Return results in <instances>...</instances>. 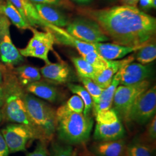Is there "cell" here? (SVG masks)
I'll use <instances>...</instances> for the list:
<instances>
[{"label": "cell", "instance_id": "cell-12", "mask_svg": "<svg viewBox=\"0 0 156 156\" xmlns=\"http://www.w3.org/2000/svg\"><path fill=\"white\" fill-rule=\"evenodd\" d=\"M46 30H49L53 33L56 42L76 49L81 56H84L95 50L94 48L91 44H88L79 40L68 33L63 28L50 24L49 27Z\"/></svg>", "mask_w": 156, "mask_h": 156}, {"label": "cell", "instance_id": "cell-22", "mask_svg": "<svg viewBox=\"0 0 156 156\" xmlns=\"http://www.w3.org/2000/svg\"><path fill=\"white\" fill-rule=\"evenodd\" d=\"M0 14L5 16L10 22L18 28L22 30L31 28L9 0H0Z\"/></svg>", "mask_w": 156, "mask_h": 156}, {"label": "cell", "instance_id": "cell-7", "mask_svg": "<svg viewBox=\"0 0 156 156\" xmlns=\"http://www.w3.org/2000/svg\"><path fill=\"white\" fill-rule=\"evenodd\" d=\"M30 30L33 35L27 46L19 50L20 53L23 57L39 58L44 61L46 64H49L48 55L56 42L53 34L49 30L45 32L39 31L33 27Z\"/></svg>", "mask_w": 156, "mask_h": 156}, {"label": "cell", "instance_id": "cell-35", "mask_svg": "<svg viewBox=\"0 0 156 156\" xmlns=\"http://www.w3.org/2000/svg\"><path fill=\"white\" fill-rule=\"evenodd\" d=\"M33 3L48 4L50 5L60 6L65 3L66 0H29Z\"/></svg>", "mask_w": 156, "mask_h": 156}, {"label": "cell", "instance_id": "cell-19", "mask_svg": "<svg viewBox=\"0 0 156 156\" xmlns=\"http://www.w3.org/2000/svg\"><path fill=\"white\" fill-rule=\"evenodd\" d=\"M40 73L51 83L62 84L66 83L69 78V69L67 64L63 62H50L41 69Z\"/></svg>", "mask_w": 156, "mask_h": 156}, {"label": "cell", "instance_id": "cell-5", "mask_svg": "<svg viewBox=\"0 0 156 156\" xmlns=\"http://www.w3.org/2000/svg\"><path fill=\"white\" fill-rule=\"evenodd\" d=\"M66 31L76 38L88 44L105 42L109 38L100 25L89 17H79L69 22Z\"/></svg>", "mask_w": 156, "mask_h": 156}, {"label": "cell", "instance_id": "cell-27", "mask_svg": "<svg viewBox=\"0 0 156 156\" xmlns=\"http://www.w3.org/2000/svg\"><path fill=\"white\" fill-rule=\"evenodd\" d=\"M135 52H136L135 58L140 64L143 65L149 64L156 60V44L148 43Z\"/></svg>", "mask_w": 156, "mask_h": 156}, {"label": "cell", "instance_id": "cell-18", "mask_svg": "<svg viewBox=\"0 0 156 156\" xmlns=\"http://www.w3.org/2000/svg\"><path fill=\"white\" fill-rule=\"evenodd\" d=\"M135 57L129 56L121 60H111V65L106 69L98 71L92 80L101 88L105 89L112 83L113 78L124 65L133 62Z\"/></svg>", "mask_w": 156, "mask_h": 156}, {"label": "cell", "instance_id": "cell-29", "mask_svg": "<svg viewBox=\"0 0 156 156\" xmlns=\"http://www.w3.org/2000/svg\"><path fill=\"white\" fill-rule=\"evenodd\" d=\"M79 79L83 84L84 87L90 95L93 101V106L97 105L100 101L101 95L104 89L95 83L93 80L90 78L79 77Z\"/></svg>", "mask_w": 156, "mask_h": 156}, {"label": "cell", "instance_id": "cell-11", "mask_svg": "<svg viewBox=\"0 0 156 156\" xmlns=\"http://www.w3.org/2000/svg\"><path fill=\"white\" fill-rule=\"evenodd\" d=\"M120 85H131L147 80L151 76V68L140 63L129 62L120 70Z\"/></svg>", "mask_w": 156, "mask_h": 156}, {"label": "cell", "instance_id": "cell-23", "mask_svg": "<svg viewBox=\"0 0 156 156\" xmlns=\"http://www.w3.org/2000/svg\"><path fill=\"white\" fill-rule=\"evenodd\" d=\"M18 80L22 86H27L41 79V74L39 69L35 67L24 65L17 67L15 69Z\"/></svg>", "mask_w": 156, "mask_h": 156}, {"label": "cell", "instance_id": "cell-16", "mask_svg": "<svg viewBox=\"0 0 156 156\" xmlns=\"http://www.w3.org/2000/svg\"><path fill=\"white\" fill-rule=\"evenodd\" d=\"M126 142L123 138L116 140L98 141L91 146V151L95 156H126Z\"/></svg>", "mask_w": 156, "mask_h": 156}, {"label": "cell", "instance_id": "cell-31", "mask_svg": "<svg viewBox=\"0 0 156 156\" xmlns=\"http://www.w3.org/2000/svg\"><path fill=\"white\" fill-rule=\"evenodd\" d=\"M97 123L101 124H111L120 120L117 113L113 109L98 112L95 114Z\"/></svg>", "mask_w": 156, "mask_h": 156}, {"label": "cell", "instance_id": "cell-24", "mask_svg": "<svg viewBox=\"0 0 156 156\" xmlns=\"http://www.w3.org/2000/svg\"><path fill=\"white\" fill-rule=\"evenodd\" d=\"M68 87L69 90L75 94L78 95L82 100L84 103V115L88 116L93 108V101L88 93L83 86L76 84H68Z\"/></svg>", "mask_w": 156, "mask_h": 156}, {"label": "cell", "instance_id": "cell-36", "mask_svg": "<svg viewBox=\"0 0 156 156\" xmlns=\"http://www.w3.org/2000/svg\"><path fill=\"white\" fill-rule=\"evenodd\" d=\"M9 151L2 134L0 131V156H9Z\"/></svg>", "mask_w": 156, "mask_h": 156}, {"label": "cell", "instance_id": "cell-34", "mask_svg": "<svg viewBox=\"0 0 156 156\" xmlns=\"http://www.w3.org/2000/svg\"><path fill=\"white\" fill-rule=\"evenodd\" d=\"M27 156H48L45 145L42 142H39L32 152L28 153Z\"/></svg>", "mask_w": 156, "mask_h": 156}, {"label": "cell", "instance_id": "cell-20", "mask_svg": "<svg viewBox=\"0 0 156 156\" xmlns=\"http://www.w3.org/2000/svg\"><path fill=\"white\" fill-rule=\"evenodd\" d=\"M119 85H120L119 71L113 78L111 84L107 88L104 89L102 92L98 103L93 106L95 114L98 112L106 111L111 109L114 95Z\"/></svg>", "mask_w": 156, "mask_h": 156}, {"label": "cell", "instance_id": "cell-17", "mask_svg": "<svg viewBox=\"0 0 156 156\" xmlns=\"http://www.w3.org/2000/svg\"><path fill=\"white\" fill-rule=\"evenodd\" d=\"M41 18L52 25L58 27H66L69 22L67 16L57 9L56 6L33 3Z\"/></svg>", "mask_w": 156, "mask_h": 156}, {"label": "cell", "instance_id": "cell-25", "mask_svg": "<svg viewBox=\"0 0 156 156\" xmlns=\"http://www.w3.org/2000/svg\"><path fill=\"white\" fill-rule=\"evenodd\" d=\"M72 62L76 68L79 77L90 78L93 79L97 73L100 71L92 67L82 56L73 57Z\"/></svg>", "mask_w": 156, "mask_h": 156}, {"label": "cell", "instance_id": "cell-33", "mask_svg": "<svg viewBox=\"0 0 156 156\" xmlns=\"http://www.w3.org/2000/svg\"><path fill=\"white\" fill-rule=\"evenodd\" d=\"M146 137L149 142H155L156 139V116L154 115L151 119L150 123L148 124L146 131Z\"/></svg>", "mask_w": 156, "mask_h": 156}, {"label": "cell", "instance_id": "cell-40", "mask_svg": "<svg viewBox=\"0 0 156 156\" xmlns=\"http://www.w3.org/2000/svg\"><path fill=\"white\" fill-rule=\"evenodd\" d=\"M71 1L80 5H88L93 1V0H71Z\"/></svg>", "mask_w": 156, "mask_h": 156}, {"label": "cell", "instance_id": "cell-21", "mask_svg": "<svg viewBox=\"0 0 156 156\" xmlns=\"http://www.w3.org/2000/svg\"><path fill=\"white\" fill-rule=\"evenodd\" d=\"M26 90L30 93L50 102H55L58 97L57 91L55 87L39 80L27 85Z\"/></svg>", "mask_w": 156, "mask_h": 156}, {"label": "cell", "instance_id": "cell-1", "mask_svg": "<svg viewBox=\"0 0 156 156\" xmlns=\"http://www.w3.org/2000/svg\"><path fill=\"white\" fill-rule=\"evenodd\" d=\"M82 12L97 23L116 44L129 47L144 46L156 34V17L137 7L122 5L99 9H84Z\"/></svg>", "mask_w": 156, "mask_h": 156}, {"label": "cell", "instance_id": "cell-2", "mask_svg": "<svg viewBox=\"0 0 156 156\" xmlns=\"http://www.w3.org/2000/svg\"><path fill=\"white\" fill-rule=\"evenodd\" d=\"M56 131L67 145H78L89 139L93 120L83 113L67 111L60 106L56 112Z\"/></svg>", "mask_w": 156, "mask_h": 156}, {"label": "cell", "instance_id": "cell-41", "mask_svg": "<svg viewBox=\"0 0 156 156\" xmlns=\"http://www.w3.org/2000/svg\"><path fill=\"white\" fill-rule=\"evenodd\" d=\"M2 82H3V77H2V71L1 70V67H0V84L2 83Z\"/></svg>", "mask_w": 156, "mask_h": 156}, {"label": "cell", "instance_id": "cell-30", "mask_svg": "<svg viewBox=\"0 0 156 156\" xmlns=\"http://www.w3.org/2000/svg\"><path fill=\"white\" fill-rule=\"evenodd\" d=\"M61 107L67 111L82 113L83 112L84 106L83 102L80 97L78 95L75 94L70 97L67 102Z\"/></svg>", "mask_w": 156, "mask_h": 156}, {"label": "cell", "instance_id": "cell-26", "mask_svg": "<svg viewBox=\"0 0 156 156\" xmlns=\"http://www.w3.org/2000/svg\"><path fill=\"white\" fill-rule=\"evenodd\" d=\"M126 156H154L151 145L141 141H135L126 148Z\"/></svg>", "mask_w": 156, "mask_h": 156}, {"label": "cell", "instance_id": "cell-42", "mask_svg": "<svg viewBox=\"0 0 156 156\" xmlns=\"http://www.w3.org/2000/svg\"><path fill=\"white\" fill-rule=\"evenodd\" d=\"M2 119V113L0 112V123L1 122Z\"/></svg>", "mask_w": 156, "mask_h": 156}, {"label": "cell", "instance_id": "cell-13", "mask_svg": "<svg viewBox=\"0 0 156 156\" xmlns=\"http://www.w3.org/2000/svg\"><path fill=\"white\" fill-rule=\"evenodd\" d=\"M19 12L24 20L32 27L39 26L48 30L50 23L43 20L33 3L29 0H9Z\"/></svg>", "mask_w": 156, "mask_h": 156}, {"label": "cell", "instance_id": "cell-4", "mask_svg": "<svg viewBox=\"0 0 156 156\" xmlns=\"http://www.w3.org/2000/svg\"><path fill=\"white\" fill-rule=\"evenodd\" d=\"M147 80L131 85H119L114 95L112 106L118 116L128 122L129 110L140 95L150 87Z\"/></svg>", "mask_w": 156, "mask_h": 156}, {"label": "cell", "instance_id": "cell-32", "mask_svg": "<svg viewBox=\"0 0 156 156\" xmlns=\"http://www.w3.org/2000/svg\"><path fill=\"white\" fill-rule=\"evenodd\" d=\"M73 151L71 145L55 144L53 146V156H73Z\"/></svg>", "mask_w": 156, "mask_h": 156}, {"label": "cell", "instance_id": "cell-9", "mask_svg": "<svg viewBox=\"0 0 156 156\" xmlns=\"http://www.w3.org/2000/svg\"><path fill=\"white\" fill-rule=\"evenodd\" d=\"M1 132L10 153L26 151L28 141L34 138H37L32 129L18 123L6 126Z\"/></svg>", "mask_w": 156, "mask_h": 156}, {"label": "cell", "instance_id": "cell-15", "mask_svg": "<svg viewBox=\"0 0 156 156\" xmlns=\"http://www.w3.org/2000/svg\"><path fill=\"white\" fill-rule=\"evenodd\" d=\"M125 134V128L119 120L111 124L96 123L93 136L97 141H110L123 138Z\"/></svg>", "mask_w": 156, "mask_h": 156}, {"label": "cell", "instance_id": "cell-28", "mask_svg": "<svg viewBox=\"0 0 156 156\" xmlns=\"http://www.w3.org/2000/svg\"><path fill=\"white\" fill-rule=\"evenodd\" d=\"M82 57L98 71L104 70L111 65V60H106L95 50Z\"/></svg>", "mask_w": 156, "mask_h": 156}, {"label": "cell", "instance_id": "cell-14", "mask_svg": "<svg viewBox=\"0 0 156 156\" xmlns=\"http://www.w3.org/2000/svg\"><path fill=\"white\" fill-rule=\"evenodd\" d=\"M91 44L93 45L95 51L108 60H115L122 58L144 46L129 47L114 43L104 42H98Z\"/></svg>", "mask_w": 156, "mask_h": 156}, {"label": "cell", "instance_id": "cell-38", "mask_svg": "<svg viewBox=\"0 0 156 156\" xmlns=\"http://www.w3.org/2000/svg\"><path fill=\"white\" fill-rule=\"evenodd\" d=\"M123 5L131 6L136 7L140 0H118Z\"/></svg>", "mask_w": 156, "mask_h": 156}, {"label": "cell", "instance_id": "cell-8", "mask_svg": "<svg viewBox=\"0 0 156 156\" xmlns=\"http://www.w3.org/2000/svg\"><path fill=\"white\" fill-rule=\"evenodd\" d=\"M156 112V86L149 87L140 95L131 106L128 115V122L140 125L150 121Z\"/></svg>", "mask_w": 156, "mask_h": 156}, {"label": "cell", "instance_id": "cell-6", "mask_svg": "<svg viewBox=\"0 0 156 156\" xmlns=\"http://www.w3.org/2000/svg\"><path fill=\"white\" fill-rule=\"evenodd\" d=\"M23 95L16 85L12 84L9 86L8 93L5 97V115L9 122L25 125L35 132L28 117Z\"/></svg>", "mask_w": 156, "mask_h": 156}, {"label": "cell", "instance_id": "cell-3", "mask_svg": "<svg viewBox=\"0 0 156 156\" xmlns=\"http://www.w3.org/2000/svg\"><path fill=\"white\" fill-rule=\"evenodd\" d=\"M23 99L37 137L51 140L56 132V112L48 104L33 95H24Z\"/></svg>", "mask_w": 156, "mask_h": 156}, {"label": "cell", "instance_id": "cell-37", "mask_svg": "<svg viewBox=\"0 0 156 156\" xmlns=\"http://www.w3.org/2000/svg\"><path fill=\"white\" fill-rule=\"evenodd\" d=\"M140 6L144 10L156 8V0H140Z\"/></svg>", "mask_w": 156, "mask_h": 156}, {"label": "cell", "instance_id": "cell-39", "mask_svg": "<svg viewBox=\"0 0 156 156\" xmlns=\"http://www.w3.org/2000/svg\"><path fill=\"white\" fill-rule=\"evenodd\" d=\"M5 101V93L3 89L0 86V108L2 107Z\"/></svg>", "mask_w": 156, "mask_h": 156}, {"label": "cell", "instance_id": "cell-10", "mask_svg": "<svg viewBox=\"0 0 156 156\" xmlns=\"http://www.w3.org/2000/svg\"><path fill=\"white\" fill-rule=\"evenodd\" d=\"M11 22L0 14V58L8 66H16L23 62V57L13 44L10 31Z\"/></svg>", "mask_w": 156, "mask_h": 156}, {"label": "cell", "instance_id": "cell-43", "mask_svg": "<svg viewBox=\"0 0 156 156\" xmlns=\"http://www.w3.org/2000/svg\"><path fill=\"white\" fill-rule=\"evenodd\" d=\"M73 156H75V154L73 153Z\"/></svg>", "mask_w": 156, "mask_h": 156}, {"label": "cell", "instance_id": "cell-44", "mask_svg": "<svg viewBox=\"0 0 156 156\" xmlns=\"http://www.w3.org/2000/svg\"></svg>", "mask_w": 156, "mask_h": 156}]
</instances>
